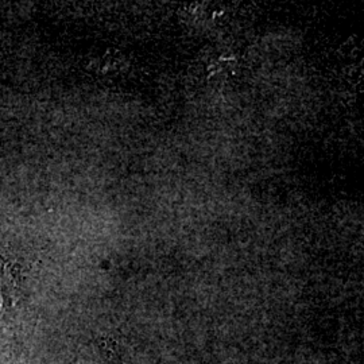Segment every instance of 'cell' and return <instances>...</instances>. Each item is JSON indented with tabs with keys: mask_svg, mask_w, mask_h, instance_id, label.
<instances>
[]
</instances>
